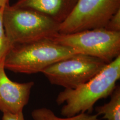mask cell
Segmentation results:
<instances>
[{
    "instance_id": "obj_1",
    "label": "cell",
    "mask_w": 120,
    "mask_h": 120,
    "mask_svg": "<svg viewBox=\"0 0 120 120\" xmlns=\"http://www.w3.org/2000/svg\"><path fill=\"white\" fill-rule=\"evenodd\" d=\"M120 79V56L106 64L98 74L86 83L73 89H64L58 94V105L64 117L74 116L81 113L92 112L99 100L111 95Z\"/></svg>"
},
{
    "instance_id": "obj_2",
    "label": "cell",
    "mask_w": 120,
    "mask_h": 120,
    "mask_svg": "<svg viewBox=\"0 0 120 120\" xmlns=\"http://www.w3.org/2000/svg\"><path fill=\"white\" fill-rule=\"evenodd\" d=\"M77 53L51 38L43 39L13 45L4 58V66L13 72L33 74Z\"/></svg>"
},
{
    "instance_id": "obj_3",
    "label": "cell",
    "mask_w": 120,
    "mask_h": 120,
    "mask_svg": "<svg viewBox=\"0 0 120 120\" xmlns=\"http://www.w3.org/2000/svg\"><path fill=\"white\" fill-rule=\"evenodd\" d=\"M6 34L12 46L51 38L59 33L60 25L37 12L10 4L3 15Z\"/></svg>"
},
{
    "instance_id": "obj_4",
    "label": "cell",
    "mask_w": 120,
    "mask_h": 120,
    "mask_svg": "<svg viewBox=\"0 0 120 120\" xmlns=\"http://www.w3.org/2000/svg\"><path fill=\"white\" fill-rule=\"evenodd\" d=\"M51 39L77 53L98 58L107 64L120 56V32H112L105 28L68 34L58 33Z\"/></svg>"
},
{
    "instance_id": "obj_5",
    "label": "cell",
    "mask_w": 120,
    "mask_h": 120,
    "mask_svg": "<svg viewBox=\"0 0 120 120\" xmlns=\"http://www.w3.org/2000/svg\"><path fill=\"white\" fill-rule=\"evenodd\" d=\"M107 64L98 58L77 53L51 64L42 73L52 85L73 89L92 79Z\"/></svg>"
},
{
    "instance_id": "obj_6",
    "label": "cell",
    "mask_w": 120,
    "mask_h": 120,
    "mask_svg": "<svg viewBox=\"0 0 120 120\" xmlns=\"http://www.w3.org/2000/svg\"><path fill=\"white\" fill-rule=\"evenodd\" d=\"M120 10V0H78L67 19L60 25L59 34L105 28Z\"/></svg>"
},
{
    "instance_id": "obj_7",
    "label": "cell",
    "mask_w": 120,
    "mask_h": 120,
    "mask_svg": "<svg viewBox=\"0 0 120 120\" xmlns=\"http://www.w3.org/2000/svg\"><path fill=\"white\" fill-rule=\"evenodd\" d=\"M4 61L0 62V111L11 113L23 112L28 103L34 83L12 81L5 72Z\"/></svg>"
},
{
    "instance_id": "obj_8",
    "label": "cell",
    "mask_w": 120,
    "mask_h": 120,
    "mask_svg": "<svg viewBox=\"0 0 120 120\" xmlns=\"http://www.w3.org/2000/svg\"><path fill=\"white\" fill-rule=\"evenodd\" d=\"M78 0H18L12 6L37 12L62 23L67 19Z\"/></svg>"
},
{
    "instance_id": "obj_9",
    "label": "cell",
    "mask_w": 120,
    "mask_h": 120,
    "mask_svg": "<svg viewBox=\"0 0 120 120\" xmlns=\"http://www.w3.org/2000/svg\"><path fill=\"white\" fill-rule=\"evenodd\" d=\"M108 103L95 108L97 115L107 120H120V86L116 85Z\"/></svg>"
},
{
    "instance_id": "obj_10",
    "label": "cell",
    "mask_w": 120,
    "mask_h": 120,
    "mask_svg": "<svg viewBox=\"0 0 120 120\" xmlns=\"http://www.w3.org/2000/svg\"><path fill=\"white\" fill-rule=\"evenodd\" d=\"M34 120H100L97 114L81 113L72 117H60L55 114L51 109L46 107L34 109L31 113Z\"/></svg>"
},
{
    "instance_id": "obj_11",
    "label": "cell",
    "mask_w": 120,
    "mask_h": 120,
    "mask_svg": "<svg viewBox=\"0 0 120 120\" xmlns=\"http://www.w3.org/2000/svg\"><path fill=\"white\" fill-rule=\"evenodd\" d=\"M4 7L0 8V62L4 61L6 56L12 46L9 41L4 31L3 21Z\"/></svg>"
},
{
    "instance_id": "obj_12",
    "label": "cell",
    "mask_w": 120,
    "mask_h": 120,
    "mask_svg": "<svg viewBox=\"0 0 120 120\" xmlns=\"http://www.w3.org/2000/svg\"><path fill=\"white\" fill-rule=\"evenodd\" d=\"M105 28L112 32H120V10L111 17Z\"/></svg>"
},
{
    "instance_id": "obj_13",
    "label": "cell",
    "mask_w": 120,
    "mask_h": 120,
    "mask_svg": "<svg viewBox=\"0 0 120 120\" xmlns=\"http://www.w3.org/2000/svg\"><path fill=\"white\" fill-rule=\"evenodd\" d=\"M2 120H25L23 112L17 113H11L8 112L3 113Z\"/></svg>"
},
{
    "instance_id": "obj_14",
    "label": "cell",
    "mask_w": 120,
    "mask_h": 120,
    "mask_svg": "<svg viewBox=\"0 0 120 120\" xmlns=\"http://www.w3.org/2000/svg\"><path fill=\"white\" fill-rule=\"evenodd\" d=\"M9 4V0H0V8Z\"/></svg>"
}]
</instances>
